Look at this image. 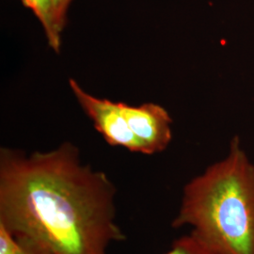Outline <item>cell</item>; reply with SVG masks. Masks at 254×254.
<instances>
[{
  "mask_svg": "<svg viewBox=\"0 0 254 254\" xmlns=\"http://www.w3.org/2000/svg\"><path fill=\"white\" fill-rule=\"evenodd\" d=\"M116 193L71 142L46 153L0 150V224L54 254H108L125 241Z\"/></svg>",
  "mask_w": 254,
  "mask_h": 254,
  "instance_id": "cell-1",
  "label": "cell"
},
{
  "mask_svg": "<svg viewBox=\"0 0 254 254\" xmlns=\"http://www.w3.org/2000/svg\"><path fill=\"white\" fill-rule=\"evenodd\" d=\"M69 84L82 109L109 145L120 146L130 152L143 154L142 146L127 123L122 103L92 96L73 79H70Z\"/></svg>",
  "mask_w": 254,
  "mask_h": 254,
  "instance_id": "cell-3",
  "label": "cell"
},
{
  "mask_svg": "<svg viewBox=\"0 0 254 254\" xmlns=\"http://www.w3.org/2000/svg\"><path fill=\"white\" fill-rule=\"evenodd\" d=\"M22 2L28 9H31L39 19L45 29L49 46L56 52H59L62 33L59 31L55 23L53 0H22Z\"/></svg>",
  "mask_w": 254,
  "mask_h": 254,
  "instance_id": "cell-5",
  "label": "cell"
},
{
  "mask_svg": "<svg viewBox=\"0 0 254 254\" xmlns=\"http://www.w3.org/2000/svg\"><path fill=\"white\" fill-rule=\"evenodd\" d=\"M21 246L17 254H54L46 246L42 245L33 240L25 237H16Z\"/></svg>",
  "mask_w": 254,
  "mask_h": 254,
  "instance_id": "cell-9",
  "label": "cell"
},
{
  "mask_svg": "<svg viewBox=\"0 0 254 254\" xmlns=\"http://www.w3.org/2000/svg\"><path fill=\"white\" fill-rule=\"evenodd\" d=\"M122 108L143 154L160 153L169 146L173 138V121L166 109L154 103L137 107L122 103Z\"/></svg>",
  "mask_w": 254,
  "mask_h": 254,
  "instance_id": "cell-4",
  "label": "cell"
},
{
  "mask_svg": "<svg viewBox=\"0 0 254 254\" xmlns=\"http://www.w3.org/2000/svg\"><path fill=\"white\" fill-rule=\"evenodd\" d=\"M166 254H216L200 238L190 234L175 240L172 250Z\"/></svg>",
  "mask_w": 254,
  "mask_h": 254,
  "instance_id": "cell-6",
  "label": "cell"
},
{
  "mask_svg": "<svg viewBox=\"0 0 254 254\" xmlns=\"http://www.w3.org/2000/svg\"><path fill=\"white\" fill-rule=\"evenodd\" d=\"M20 250L18 239L0 224V254H17Z\"/></svg>",
  "mask_w": 254,
  "mask_h": 254,
  "instance_id": "cell-7",
  "label": "cell"
},
{
  "mask_svg": "<svg viewBox=\"0 0 254 254\" xmlns=\"http://www.w3.org/2000/svg\"><path fill=\"white\" fill-rule=\"evenodd\" d=\"M173 227L191 226L216 254H254V165L240 140L188 183Z\"/></svg>",
  "mask_w": 254,
  "mask_h": 254,
  "instance_id": "cell-2",
  "label": "cell"
},
{
  "mask_svg": "<svg viewBox=\"0 0 254 254\" xmlns=\"http://www.w3.org/2000/svg\"><path fill=\"white\" fill-rule=\"evenodd\" d=\"M72 1L73 0H53L55 23L61 33H63L66 25L67 11Z\"/></svg>",
  "mask_w": 254,
  "mask_h": 254,
  "instance_id": "cell-8",
  "label": "cell"
}]
</instances>
